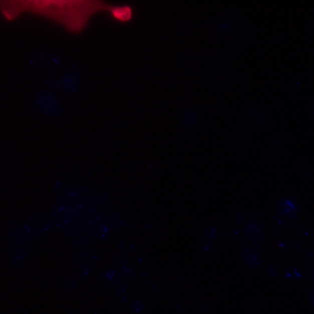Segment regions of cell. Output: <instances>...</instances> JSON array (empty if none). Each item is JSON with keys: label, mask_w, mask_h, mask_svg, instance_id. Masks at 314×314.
I'll return each instance as SVG.
<instances>
[{"label": "cell", "mask_w": 314, "mask_h": 314, "mask_svg": "<svg viewBox=\"0 0 314 314\" xmlns=\"http://www.w3.org/2000/svg\"><path fill=\"white\" fill-rule=\"evenodd\" d=\"M247 236L252 240V242L256 244L261 243L263 240V229L261 223L257 221H251L247 224L244 229Z\"/></svg>", "instance_id": "obj_1"}, {"label": "cell", "mask_w": 314, "mask_h": 314, "mask_svg": "<svg viewBox=\"0 0 314 314\" xmlns=\"http://www.w3.org/2000/svg\"><path fill=\"white\" fill-rule=\"evenodd\" d=\"M109 12L112 17L119 22H129L133 18V9L129 6L113 7Z\"/></svg>", "instance_id": "obj_2"}, {"label": "cell", "mask_w": 314, "mask_h": 314, "mask_svg": "<svg viewBox=\"0 0 314 314\" xmlns=\"http://www.w3.org/2000/svg\"><path fill=\"white\" fill-rule=\"evenodd\" d=\"M241 259L250 268H256L260 263L259 257L252 249L243 250L241 253Z\"/></svg>", "instance_id": "obj_3"}, {"label": "cell", "mask_w": 314, "mask_h": 314, "mask_svg": "<svg viewBox=\"0 0 314 314\" xmlns=\"http://www.w3.org/2000/svg\"><path fill=\"white\" fill-rule=\"evenodd\" d=\"M243 218H244V214L243 213L240 212L235 214V222L236 223H243Z\"/></svg>", "instance_id": "obj_4"}, {"label": "cell", "mask_w": 314, "mask_h": 314, "mask_svg": "<svg viewBox=\"0 0 314 314\" xmlns=\"http://www.w3.org/2000/svg\"><path fill=\"white\" fill-rule=\"evenodd\" d=\"M207 234H209L208 235V237L209 238H214L215 236H216V229L215 228H210V229H208L207 230Z\"/></svg>", "instance_id": "obj_5"}, {"label": "cell", "mask_w": 314, "mask_h": 314, "mask_svg": "<svg viewBox=\"0 0 314 314\" xmlns=\"http://www.w3.org/2000/svg\"><path fill=\"white\" fill-rule=\"evenodd\" d=\"M313 304H314V294H313Z\"/></svg>", "instance_id": "obj_6"}]
</instances>
